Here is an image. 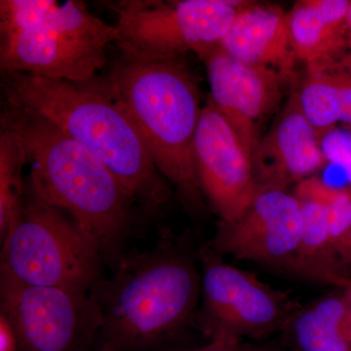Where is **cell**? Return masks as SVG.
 <instances>
[{
	"label": "cell",
	"mask_w": 351,
	"mask_h": 351,
	"mask_svg": "<svg viewBox=\"0 0 351 351\" xmlns=\"http://www.w3.org/2000/svg\"><path fill=\"white\" fill-rule=\"evenodd\" d=\"M219 46L252 66L271 69L287 82L295 78V57L288 12L278 5L242 7Z\"/></svg>",
	"instance_id": "obj_14"
},
{
	"label": "cell",
	"mask_w": 351,
	"mask_h": 351,
	"mask_svg": "<svg viewBox=\"0 0 351 351\" xmlns=\"http://www.w3.org/2000/svg\"><path fill=\"white\" fill-rule=\"evenodd\" d=\"M0 134V235L5 239L23 206L22 173L27 160L20 136L1 121Z\"/></svg>",
	"instance_id": "obj_19"
},
{
	"label": "cell",
	"mask_w": 351,
	"mask_h": 351,
	"mask_svg": "<svg viewBox=\"0 0 351 351\" xmlns=\"http://www.w3.org/2000/svg\"><path fill=\"white\" fill-rule=\"evenodd\" d=\"M348 302H350V316H351V286L350 288H348Z\"/></svg>",
	"instance_id": "obj_26"
},
{
	"label": "cell",
	"mask_w": 351,
	"mask_h": 351,
	"mask_svg": "<svg viewBox=\"0 0 351 351\" xmlns=\"http://www.w3.org/2000/svg\"><path fill=\"white\" fill-rule=\"evenodd\" d=\"M0 351H19V341L12 325L5 316H0Z\"/></svg>",
	"instance_id": "obj_23"
},
{
	"label": "cell",
	"mask_w": 351,
	"mask_h": 351,
	"mask_svg": "<svg viewBox=\"0 0 351 351\" xmlns=\"http://www.w3.org/2000/svg\"><path fill=\"white\" fill-rule=\"evenodd\" d=\"M188 351H250L240 346L239 341L213 337L208 345Z\"/></svg>",
	"instance_id": "obj_24"
},
{
	"label": "cell",
	"mask_w": 351,
	"mask_h": 351,
	"mask_svg": "<svg viewBox=\"0 0 351 351\" xmlns=\"http://www.w3.org/2000/svg\"><path fill=\"white\" fill-rule=\"evenodd\" d=\"M319 138L325 160L345 171L351 188V127H332L322 132Z\"/></svg>",
	"instance_id": "obj_21"
},
{
	"label": "cell",
	"mask_w": 351,
	"mask_h": 351,
	"mask_svg": "<svg viewBox=\"0 0 351 351\" xmlns=\"http://www.w3.org/2000/svg\"><path fill=\"white\" fill-rule=\"evenodd\" d=\"M297 198L301 205L302 235L299 250L290 271L314 282L348 288L339 278L332 265L326 207L311 198Z\"/></svg>",
	"instance_id": "obj_18"
},
{
	"label": "cell",
	"mask_w": 351,
	"mask_h": 351,
	"mask_svg": "<svg viewBox=\"0 0 351 351\" xmlns=\"http://www.w3.org/2000/svg\"><path fill=\"white\" fill-rule=\"evenodd\" d=\"M1 276L27 285L90 294L103 256L93 240L61 210L32 198L2 240Z\"/></svg>",
	"instance_id": "obj_6"
},
{
	"label": "cell",
	"mask_w": 351,
	"mask_h": 351,
	"mask_svg": "<svg viewBox=\"0 0 351 351\" xmlns=\"http://www.w3.org/2000/svg\"><path fill=\"white\" fill-rule=\"evenodd\" d=\"M350 0H300L288 12L298 61L311 64L350 50L348 17Z\"/></svg>",
	"instance_id": "obj_15"
},
{
	"label": "cell",
	"mask_w": 351,
	"mask_h": 351,
	"mask_svg": "<svg viewBox=\"0 0 351 351\" xmlns=\"http://www.w3.org/2000/svg\"><path fill=\"white\" fill-rule=\"evenodd\" d=\"M283 331L295 351H351L348 288L295 309Z\"/></svg>",
	"instance_id": "obj_17"
},
{
	"label": "cell",
	"mask_w": 351,
	"mask_h": 351,
	"mask_svg": "<svg viewBox=\"0 0 351 351\" xmlns=\"http://www.w3.org/2000/svg\"><path fill=\"white\" fill-rule=\"evenodd\" d=\"M2 122L20 136L32 164V195L66 212L100 250L117 262L133 199L101 159L48 120L9 106Z\"/></svg>",
	"instance_id": "obj_2"
},
{
	"label": "cell",
	"mask_w": 351,
	"mask_h": 351,
	"mask_svg": "<svg viewBox=\"0 0 351 351\" xmlns=\"http://www.w3.org/2000/svg\"><path fill=\"white\" fill-rule=\"evenodd\" d=\"M294 195L318 201L326 207L332 249L351 230V188L337 189L313 176L295 186Z\"/></svg>",
	"instance_id": "obj_20"
},
{
	"label": "cell",
	"mask_w": 351,
	"mask_h": 351,
	"mask_svg": "<svg viewBox=\"0 0 351 351\" xmlns=\"http://www.w3.org/2000/svg\"><path fill=\"white\" fill-rule=\"evenodd\" d=\"M201 280L186 252L171 246L119 258L108 281L90 293L103 315L96 351H138L188 324L197 307Z\"/></svg>",
	"instance_id": "obj_3"
},
{
	"label": "cell",
	"mask_w": 351,
	"mask_h": 351,
	"mask_svg": "<svg viewBox=\"0 0 351 351\" xmlns=\"http://www.w3.org/2000/svg\"><path fill=\"white\" fill-rule=\"evenodd\" d=\"M117 27L77 0L0 1V68L71 82H89L107 61Z\"/></svg>",
	"instance_id": "obj_5"
},
{
	"label": "cell",
	"mask_w": 351,
	"mask_h": 351,
	"mask_svg": "<svg viewBox=\"0 0 351 351\" xmlns=\"http://www.w3.org/2000/svg\"><path fill=\"white\" fill-rule=\"evenodd\" d=\"M334 269L348 287L351 286V230L350 232L332 249Z\"/></svg>",
	"instance_id": "obj_22"
},
{
	"label": "cell",
	"mask_w": 351,
	"mask_h": 351,
	"mask_svg": "<svg viewBox=\"0 0 351 351\" xmlns=\"http://www.w3.org/2000/svg\"><path fill=\"white\" fill-rule=\"evenodd\" d=\"M1 314L19 351H85L95 346L103 315L91 294L27 285L1 276Z\"/></svg>",
	"instance_id": "obj_8"
},
{
	"label": "cell",
	"mask_w": 351,
	"mask_h": 351,
	"mask_svg": "<svg viewBox=\"0 0 351 351\" xmlns=\"http://www.w3.org/2000/svg\"><path fill=\"white\" fill-rule=\"evenodd\" d=\"M8 106L38 115L91 152L112 171L133 201L158 208L171 186L123 106L104 82H71L27 73H3Z\"/></svg>",
	"instance_id": "obj_1"
},
{
	"label": "cell",
	"mask_w": 351,
	"mask_h": 351,
	"mask_svg": "<svg viewBox=\"0 0 351 351\" xmlns=\"http://www.w3.org/2000/svg\"><path fill=\"white\" fill-rule=\"evenodd\" d=\"M201 191L219 221H237L258 193L251 154L211 101L202 107L195 134Z\"/></svg>",
	"instance_id": "obj_11"
},
{
	"label": "cell",
	"mask_w": 351,
	"mask_h": 351,
	"mask_svg": "<svg viewBox=\"0 0 351 351\" xmlns=\"http://www.w3.org/2000/svg\"><path fill=\"white\" fill-rule=\"evenodd\" d=\"M106 82L137 126L157 170L191 209H199L195 142L202 107L195 75L182 59L122 56Z\"/></svg>",
	"instance_id": "obj_4"
},
{
	"label": "cell",
	"mask_w": 351,
	"mask_h": 351,
	"mask_svg": "<svg viewBox=\"0 0 351 351\" xmlns=\"http://www.w3.org/2000/svg\"><path fill=\"white\" fill-rule=\"evenodd\" d=\"M230 0H125L115 2V44L124 57L140 61L198 57L221 43L240 8Z\"/></svg>",
	"instance_id": "obj_7"
},
{
	"label": "cell",
	"mask_w": 351,
	"mask_h": 351,
	"mask_svg": "<svg viewBox=\"0 0 351 351\" xmlns=\"http://www.w3.org/2000/svg\"><path fill=\"white\" fill-rule=\"evenodd\" d=\"M302 235L300 201L287 189H258L237 221H219L207 246L218 255L290 271Z\"/></svg>",
	"instance_id": "obj_10"
},
{
	"label": "cell",
	"mask_w": 351,
	"mask_h": 351,
	"mask_svg": "<svg viewBox=\"0 0 351 351\" xmlns=\"http://www.w3.org/2000/svg\"><path fill=\"white\" fill-rule=\"evenodd\" d=\"M206 66L210 101L232 124L253 158L260 127L276 112L287 82L271 69L239 61L217 45L201 58Z\"/></svg>",
	"instance_id": "obj_12"
},
{
	"label": "cell",
	"mask_w": 351,
	"mask_h": 351,
	"mask_svg": "<svg viewBox=\"0 0 351 351\" xmlns=\"http://www.w3.org/2000/svg\"><path fill=\"white\" fill-rule=\"evenodd\" d=\"M346 25H348V44L351 50V0L350 8H348V17H346Z\"/></svg>",
	"instance_id": "obj_25"
},
{
	"label": "cell",
	"mask_w": 351,
	"mask_h": 351,
	"mask_svg": "<svg viewBox=\"0 0 351 351\" xmlns=\"http://www.w3.org/2000/svg\"><path fill=\"white\" fill-rule=\"evenodd\" d=\"M319 137L295 91L254 152L252 160L258 189H287L315 176L326 163Z\"/></svg>",
	"instance_id": "obj_13"
},
{
	"label": "cell",
	"mask_w": 351,
	"mask_h": 351,
	"mask_svg": "<svg viewBox=\"0 0 351 351\" xmlns=\"http://www.w3.org/2000/svg\"><path fill=\"white\" fill-rule=\"evenodd\" d=\"M297 94L302 112L319 135L332 127H351V50L307 64Z\"/></svg>",
	"instance_id": "obj_16"
},
{
	"label": "cell",
	"mask_w": 351,
	"mask_h": 351,
	"mask_svg": "<svg viewBox=\"0 0 351 351\" xmlns=\"http://www.w3.org/2000/svg\"><path fill=\"white\" fill-rule=\"evenodd\" d=\"M199 256L204 326L211 338L239 341L284 329L297 309L285 292L226 263L208 246L201 249Z\"/></svg>",
	"instance_id": "obj_9"
}]
</instances>
